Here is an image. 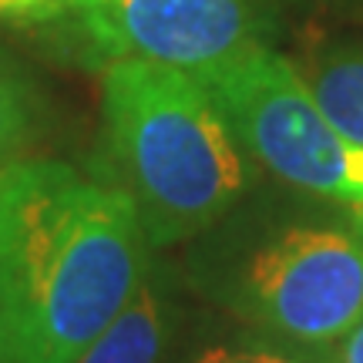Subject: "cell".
Returning a JSON list of instances; mask_svg holds the SVG:
<instances>
[{"label":"cell","instance_id":"6da1fadb","mask_svg":"<svg viewBox=\"0 0 363 363\" xmlns=\"http://www.w3.org/2000/svg\"><path fill=\"white\" fill-rule=\"evenodd\" d=\"M155 256L111 179L34 155L0 169V363H74Z\"/></svg>","mask_w":363,"mask_h":363},{"label":"cell","instance_id":"7a4b0ae2","mask_svg":"<svg viewBox=\"0 0 363 363\" xmlns=\"http://www.w3.org/2000/svg\"><path fill=\"white\" fill-rule=\"evenodd\" d=\"M104 152L148 246L175 249L225 222L249 189V158L206 84L148 61H108Z\"/></svg>","mask_w":363,"mask_h":363},{"label":"cell","instance_id":"3957f363","mask_svg":"<svg viewBox=\"0 0 363 363\" xmlns=\"http://www.w3.org/2000/svg\"><path fill=\"white\" fill-rule=\"evenodd\" d=\"M199 283L256 330L333 347L363 316V212L279 229L219 269L202 266Z\"/></svg>","mask_w":363,"mask_h":363},{"label":"cell","instance_id":"277c9868","mask_svg":"<svg viewBox=\"0 0 363 363\" xmlns=\"http://www.w3.org/2000/svg\"><path fill=\"white\" fill-rule=\"evenodd\" d=\"M202 84L249 162L289 189L363 212V148L323 115L289 57L259 44Z\"/></svg>","mask_w":363,"mask_h":363},{"label":"cell","instance_id":"5b68a950","mask_svg":"<svg viewBox=\"0 0 363 363\" xmlns=\"http://www.w3.org/2000/svg\"><path fill=\"white\" fill-rule=\"evenodd\" d=\"M40 13H71L108 61H148L199 81L266 44L246 0H48Z\"/></svg>","mask_w":363,"mask_h":363},{"label":"cell","instance_id":"8992f818","mask_svg":"<svg viewBox=\"0 0 363 363\" xmlns=\"http://www.w3.org/2000/svg\"><path fill=\"white\" fill-rule=\"evenodd\" d=\"M179 316L175 276L165 262L152 259L121 313L78 353L74 363H169Z\"/></svg>","mask_w":363,"mask_h":363},{"label":"cell","instance_id":"52a82bcc","mask_svg":"<svg viewBox=\"0 0 363 363\" xmlns=\"http://www.w3.org/2000/svg\"><path fill=\"white\" fill-rule=\"evenodd\" d=\"M316 104L337 125L343 138L363 148V51L343 48L320 57L310 71H303Z\"/></svg>","mask_w":363,"mask_h":363},{"label":"cell","instance_id":"ba28073f","mask_svg":"<svg viewBox=\"0 0 363 363\" xmlns=\"http://www.w3.org/2000/svg\"><path fill=\"white\" fill-rule=\"evenodd\" d=\"M38 135V111L17 67L0 57V169L27 158Z\"/></svg>","mask_w":363,"mask_h":363},{"label":"cell","instance_id":"9c48e42d","mask_svg":"<svg viewBox=\"0 0 363 363\" xmlns=\"http://www.w3.org/2000/svg\"><path fill=\"white\" fill-rule=\"evenodd\" d=\"M182 363H296L276 350H262V347H239V343H212L192 353Z\"/></svg>","mask_w":363,"mask_h":363},{"label":"cell","instance_id":"30bf717a","mask_svg":"<svg viewBox=\"0 0 363 363\" xmlns=\"http://www.w3.org/2000/svg\"><path fill=\"white\" fill-rule=\"evenodd\" d=\"M337 363H363V316L357 320L347 337H340L337 343Z\"/></svg>","mask_w":363,"mask_h":363},{"label":"cell","instance_id":"8fae6325","mask_svg":"<svg viewBox=\"0 0 363 363\" xmlns=\"http://www.w3.org/2000/svg\"><path fill=\"white\" fill-rule=\"evenodd\" d=\"M48 0H0V13H40Z\"/></svg>","mask_w":363,"mask_h":363}]
</instances>
